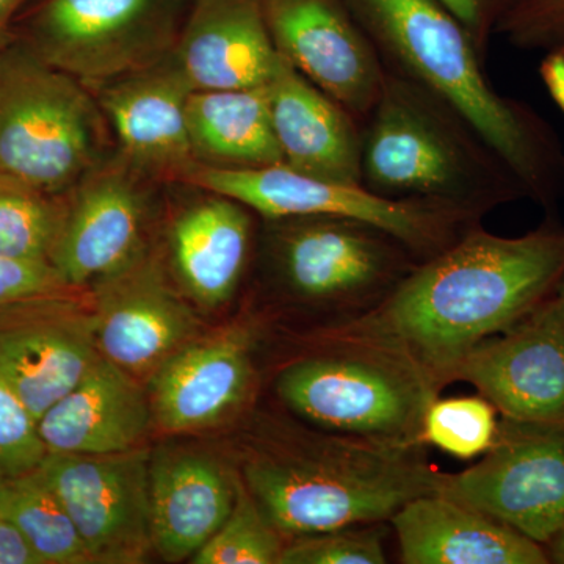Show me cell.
<instances>
[{
    "mask_svg": "<svg viewBox=\"0 0 564 564\" xmlns=\"http://www.w3.org/2000/svg\"><path fill=\"white\" fill-rule=\"evenodd\" d=\"M269 221L273 269L282 285L306 302H380L421 262L367 223L340 217Z\"/></svg>",
    "mask_w": 564,
    "mask_h": 564,
    "instance_id": "9",
    "label": "cell"
},
{
    "mask_svg": "<svg viewBox=\"0 0 564 564\" xmlns=\"http://www.w3.org/2000/svg\"><path fill=\"white\" fill-rule=\"evenodd\" d=\"M552 300H554L556 310H558L560 315H562L564 322V278L560 281L558 288L555 289L554 295H552Z\"/></svg>",
    "mask_w": 564,
    "mask_h": 564,
    "instance_id": "39",
    "label": "cell"
},
{
    "mask_svg": "<svg viewBox=\"0 0 564 564\" xmlns=\"http://www.w3.org/2000/svg\"><path fill=\"white\" fill-rule=\"evenodd\" d=\"M46 456L39 421L0 377V478L33 473Z\"/></svg>",
    "mask_w": 564,
    "mask_h": 564,
    "instance_id": "31",
    "label": "cell"
},
{
    "mask_svg": "<svg viewBox=\"0 0 564 564\" xmlns=\"http://www.w3.org/2000/svg\"><path fill=\"white\" fill-rule=\"evenodd\" d=\"M391 521L403 563H549L547 554L536 541L437 492L410 500Z\"/></svg>",
    "mask_w": 564,
    "mask_h": 564,
    "instance_id": "23",
    "label": "cell"
},
{
    "mask_svg": "<svg viewBox=\"0 0 564 564\" xmlns=\"http://www.w3.org/2000/svg\"><path fill=\"white\" fill-rule=\"evenodd\" d=\"M384 533L373 522L303 534L285 545L280 564H383Z\"/></svg>",
    "mask_w": 564,
    "mask_h": 564,
    "instance_id": "30",
    "label": "cell"
},
{
    "mask_svg": "<svg viewBox=\"0 0 564 564\" xmlns=\"http://www.w3.org/2000/svg\"><path fill=\"white\" fill-rule=\"evenodd\" d=\"M91 311L99 355L135 378L152 377L198 336L192 307L144 252L122 272L99 282Z\"/></svg>",
    "mask_w": 564,
    "mask_h": 564,
    "instance_id": "16",
    "label": "cell"
},
{
    "mask_svg": "<svg viewBox=\"0 0 564 564\" xmlns=\"http://www.w3.org/2000/svg\"><path fill=\"white\" fill-rule=\"evenodd\" d=\"M68 284L50 262L14 261L0 258V306L43 295V293L69 291Z\"/></svg>",
    "mask_w": 564,
    "mask_h": 564,
    "instance_id": "33",
    "label": "cell"
},
{
    "mask_svg": "<svg viewBox=\"0 0 564 564\" xmlns=\"http://www.w3.org/2000/svg\"><path fill=\"white\" fill-rule=\"evenodd\" d=\"M361 184L384 198L440 204L478 218L527 198L507 163L455 110L389 68L362 122Z\"/></svg>",
    "mask_w": 564,
    "mask_h": 564,
    "instance_id": "3",
    "label": "cell"
},
{
    "mask_svg": "<svg viewBox=\"0 0 564 564\" xmlns=\"http://www.w3.org/2000/svg\"><path fill=\"white\" fill-rule=\"evenodd\" d=\"M182 181L243 204L265 220L340 217L367 223L399 240L419 261L444 251L480 220L440 204L384 198L362 184L321 180L285 163L229 169L198 162Z\"/></svg>",
    "mask_w": 564,
    "mask_h": 564,
    "instance_id": "7",
    "label": "cell"
},
{
    "mask_svg": "<svg viewBox=\"0 0 564 564\" xmlns=\"http://www.w3.org/2000/svg\"><path fill=\"white\" fill-rule=\"evenodd\" d=\"M187 121L198 162L229 169L282 163L267 85L192 91Z\"/></svg>",
    "mask_w": 564,
    "mask_h": 564,
    "instance_id": "25",
    "label": "cell"
},
{
    "mask_svg": "<svg viewBox=\"0 0 564 564\" xmlns=\"http://www.w3.org/2000/svg\"><path fill=\"white\" fill-rule=\"evenodd\" d=\"M152 422L137 378L99 356L68 393L39 419L47 454L110 455L139 448Z\"/></svg>",
    "mask_w": 564,
    "mask_h": 564,
    "instance_id": "22",
    "label": "cell"
},
{
    "mask_svg": "<svg viewBox=\"0 0 564 564\" xmlns=\"http://www.w3.org/2000/svg\"><path fill=\"white\" fill-rule=\"evenodd\" d=\"M0 564H44L24 533L9 519H0Z\"/></svg>",
    "mask_w": 564,
    "mask_h": 564,
    "instance_id": "35",
    "label": "cell"
},
{
    "mask_svg": "<svg viewBox=\"0 0 564 564\" xmlns=\"http://www.w3.org/2000/svg\"><path fill=\"white\" fill-rule=\"evenodd\" d=\"M302 451L262 452L245 464L248 491L281 533L303 536L373 524L436 492L441 473L414 445L328 437Z\"/></svg>",
    "mask_w": 564,
    "mask_h": 564,
    "instance_id": "4",
    "label": "cell"
},
{
    "mask_svg": "<svg viewBox=\"0 0 564 564\" xmlns=\"http://www.w3.org/2000/svg\"><path fill=\"white\" fill-rule=\"evenodd\" d=\"M35 0H0V51L17 40V24Z\"/></svg>",
    "mask_w": 564,
    "mask_h": 564,
    "instance_id": "37",
    "label": "cell"
},
{
    "mask_svg": "<svg viewBox=\"0 0 564 564\" xmlns=\"http://www.w3.org/2000/svg\"><path fill=\"white\" fill-rule=\"evenodd\" d=\"M386 68L455 110L513 172L527 198L554 209L564 196V147L533 107L500 95L462 22L434 0H345Z\"/></svg>",
    "mask_w": 564,
    "mask_h": 564,
    "instance_id": "2",
    "label": "cell"
},
{
    "mask_svg": "<svg viewBox=\"0 0 564 564\" xmlns=\"http://www.w3.org/2000/svg\"><path fill=\"white\" fill-rule=\"evenodd\" d=\"M434 2L440 3L452 17L462 22L486 61L491 41L497 36V29L511 0H434Z\"/></svg>",
    "mask_w": 564,
    "mask_h": 564,
    "instance_id": "34",
    "label": "cell"
},
{
    "mask_svg": "<svg viewBox=\"0 0 564 564\" xmlns=\"http://www.w3.org/2000/svg\"><path fill=\"white\" fill-rule=\"evenodd\" d=\"M104 113L87 85L21 41L0 51V170L69 192L101 163Z\"/></svg>",
    "mask_w": 564,
    "mask_h": 564,
    "instance_id": "5",
    "label": "cell"
},
{
    "mask_svg": "<svg viewBox=\"0 0 564 564\" xmlns=\"http://www.w3.org/2000/svg\"><path fill=\"white\" fill-rule=\"evenodd\" d=\"M95 88L121 154L141 173L182 181L198 163L187 121L193 88L173 52L148 68Z\"/></svg>",
    "mask_w": 564,
    "mask_h": 564,
    "instance_id": "17",
    "label": "cell"
},
{
    "mask_svg": "<svg viewBox=\"0 0 564 564\" xmlns=\"http://www.w3.org/2000/svg\"><path fill=\"white\" fill-rule=\"evenodd\" d=\"M436 492L551 544L564 527V429L508 421L485 458L441 474Z\"/></svg>",
    "mask_w": 564,
    "mask_h": 564,
    "instance_id": "10",
    "label": "cell"
},
{
    "mask_svg": "<svg viewBox=\"0 0 564 564\" xmlns=\"http://www.w3.org/2000/svg\"><path fill=\"white\" fill-rule=\"evenodd\" d=\"M347 343L350 348L344 351L285 367L276 381L282 402L315 425L345 436L417 443L426 410L436 400V381L399 352Z\"/></svg>",
    "mask_w": 564,
    "mask_h": 564,
    "instance_id": "6",
    "label": "cell"
},
{
    "mask_svg": "<svg viewBox=\"0 0 564 564\" xmlns=\"http://www.w3.org/2000/svg\"><path fill=\"white\" fill-rule=\"evenodd\" d=\"M150 454H47L39 467L93 563L135 564L152 549Z\"/></svg>",
    "mask_w": 564,
    "mask_h": 564,
    "instance_id": "11",
    "label": "cell"
},
{
    "mask_svg": "<svg viewBox=\"0 0 564 564\" xmlns=\"http://www.w3.org/2000/svg\"><path fill=\"white\" fill-rule=\"evenodd\" d=\"M65 212L66 193L0 170V258L51 263Z\"/></svg>",
    "mask_w": 564,
    "mask_h": 564,
    "instance_id": "27",
    "label": "cell"
},
{
    "mask_svg": "<svg viewBox=\"0 0 564 564\" xmlns=\"http://www.w3.org/2000/svg\"><path fill=\"white\" fill-rule=\"evenodd\" d=\"M563 278L558 223H544L521 237L494 236L474 226L419 262L343 337L399 352L440 383L478 344L547 302Z\"/></svg>",
    "mask_w": 564,
    "mask_h": 564,
    "instance_id": "1",
    "label": "cell"
},
{
    "mask_svg": "<svg viewBox=\"0 0 564 564\" xmlns=\"http://www.w3.org/2000/svg\"><path fill=\"white\" fill-rule=\"evenodd\" d=\"M497 35L522 51L564 46V0H511Z\"/></svg>",
    "mask_w": 564,
    "mask_h": 564,
    "instance_id": "32",
    "label": "cell"
},
{
    "mask_svg": "<svg viewBox=\"0 0 564 564\" xmlns=\"http://www.w3.org/2000/svg\"><path fill=\"white\" fill-rule=\"evenodd\" d=\"M240 485L207 452H161L150 464L152 549L166 562L192 558L231 514Z\"/></svg>",
    "mask_w": 564,
    "mask_h": 564,
    "instance_id": "21",
    "label": "cell"
},
{
    "mask_svg": "<svg viewBox=\"0 0 564 564\" xmlns=\"http://www.w3.org/2000/svg\"><path fill=\"white\" fill-rule=\"evenodd\" d=\"M124 155L101 162L66 192V212L51 263L69 288L122 272L144 252L147 193Z\"/></svg>",
    "mask_w": 564,
    "mask_h": 564,
    "instance_id": "15",
    "label": "cell"
},
{
    "mask_svg": "<svg viewBox=\"0 0 564 564\" xmlns=\"http://www.w3.org/2000/svg\"><path fill=\"white\" fill-rule=\"evenodd\" d=\"M191 0H35L17 40L87 87L172 54Z\"/></svg>",
    "mask_w": 564,
    "mask_h": 564,
    "instance_id": "8",
    "label": "cell"
},
{
    "mask_svg": "<svg viewBox=\"0 0 564 564\" xmlns=\"http://www.w3.org/2000/svg\"><path fill=\"white\" fill-rule=\"evenodd\" d=\"M552 544V555L551 558L554 560L555 563L564 564V527L560 530L558 534L551 541Z\"/></svg>",
    "mask_w": 564,
    "mask_h": 564,
    "instance_id": "38",
    "label": "cell"
},
{
    "mask_svg": "<svg viewBox=\"0 0 564 564\" xmlns=\"http://www.w3.org/2000/svg\"><path fill=\"white\" fill-rule=\"evenodd\" d=\"M496 410L481 397L434 400L423 419L422 437L458 459L486 454L499 437Z\"/></svg>",
    "mask_w": 564,
    "mask_h": 564,
    "instance_id": "29",
    "label": "cell"
},
{
    "mask_svg": "<svg viewBox=\"0 0 564 564\" xmlns=\"http://www.w3.org/2000/svg\"><path fill=\"white\" fill-rule=\"evenodd\" d=\"M182 212L170 232L177 280L196 303L217 307L239 288L251 247L248 207L215 195Z\"/></svg>",
    "mask_w": 564,
    "mask_h": 564,
    "instance_id": "24",
    "label": "cell"
},
{
    "mask_svg": "<svg viewBox=\"0 0 564 564\" xmlns=\"http://www.w3.org/2000/svg\"><path fill=\"white\" fill-rule=\"evenodd\" d=\"M173 57L196 91L267 85L281 55L262 0H191Z\"/></svg>",
    "mask_w": 564,
    "mask_h": 564,
    "instance_id": "19",
    "label": "cell"
},
{
    "mask_svg": "<svg viewBox=\"0 0 564 564\" xmlns=\"http://www.w3.org/2000/svg\"><path fill=\"white\" fill-rule=\"evenodd\" d=\"M267 87L282 163L321 180L361 184V122L282 57Z\"/></svg>",
    "mask_w": 564,
    "mask_h": 564,
    "instance_id": "20",
    "label": "cell"
},
{
    "mask_svg": "<svg viewBox=\"0 0 564 564\" xmlns=\"http://www.w3.org/2000/svg\"><path fill=\"white\" fill-rule=\"evenodd\" d=\"M448 380L474 384L508 421L564 429V322L552 296L463 356Z\"/></svg>",
    "mask_w": 564,
    "mask_h": 564,
    "instance_id": "14",
    "label": "cell"
},
{
    "mask_svg": "<svg viewBox=\"0 0 564 564\" xmlns=\"http://www.w3.org/2000/svg\"><path fill=\"white\" fill-rule=\"evenodd\" d=\"M262 7L281 57L362 124L383 90L386 65L345 0H262Z\"/></svg>",
    "mask_w": 564,
    "mask_h": 564,
    "instance_id": "13",
    "label": "cell"
},
{
    "mask_svg": "<svg viewBox=\"0 0 564 564\" xmlns=\"http://www.w3.org/2000/svg\"><path fill=\"white\" fill-rule=\"evenodd\" d=\"M0 511L24 533L44 564L93 563L68 511L39 469L0 478Z\"/></svg>",
    "mask_w": 564,
    "mask_h": 564,
    "instance_id": "26",
    "label": "cell"
},
{
    "mask_svg": "<svg viewBox=\"0 0 564 564\" xmlns=\"http://www.w3.org/2000/svg\"><path fill=\"white\" fill-rule=\"evenodd\" d=\"M252 333L242 325L192 339L151 377L152 421L170 433L210 429L247 399Z\"/></svg>",
    "mask_w": 564,
    "mask_h": 564,
    "instance_id": "18",
    "label": "cell"
},
{
    "mask_svg": "<svg viewBox=\"0 0 564 564\" xmlns=\"http://www.w3.org/2000/svg\"><path fill=\"white\" fill-rule=\"evenodd\" d=\"M2 518H3V516H2V511H0V519H2Z\"/></svg>",
    "mask_w": 564,
    "mask_h": 564,
    "instance_id": "40",
    "label": "cell"
},
{
    "mask_svg": "<svg viewBox=\"0 0 564 564\" xmlns=\"http://www.w3.org/2000/svg\"><path fill=\"white\" fill-rule=\"evenodd\" d=\"M247 488L240 485L231 514L192 556L193 564H280L284 543Z\"/></svg>",
    "mask_w": 564,
    "mask_h": 564,
    "instance_id": "28",
    "label": "cell"
},
{
    "mask_svg": "<svg viewBox=\"0 0 564 564\" xmlns=\"http://www.w3.org/2000/svg\"><path fill=\"white\" fill-rule=\"evenodd\" d=\"M76 293H43L0 306V377L36 421L101 356L93 311Z\"/></svg>",
    "mask_w": 564,
    "mask_h": 564,
    "instance_id": "12",
    "label": "cell"
},
{
    "mask_svg": "<svg viewBox=\"0 0 564 564\" xmlns=\"http://www.w3.org/2000/svg\"><path fill=\"white\" fill-rule=\"evenodd\" d=\"M538 73L547 95L564 117V46L545 51Z\"/></svg>",
    "mask_w": 564,
    "mask_h": 564,
    "instance_id": "36",
    "label": "cell"
}]
</instances>
